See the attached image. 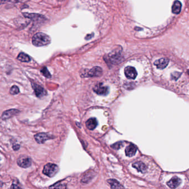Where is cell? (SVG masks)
Segmentation results:
<instances>
[{
  "label": "cell",
  "mask_w": 189,
  "mask_h": 189,
  "mask_svg": "<svg viewBox=\"0 0 189 189\" xmlns=\"http://www.w3.org/2000/svg\"><path fill=\"white\" fill-rule=\"evenodd\" d=\"M93 176L92 173H89L86 174L83 177L82 179V182H85V183H87V182H89L92 179L93 177Z\"/></svg>",
  "instance_id": "44dd1931"
},
{
  "label": "cell",
  "mask_w": 189,
  "mask_h": 189,
  "mask_svg": "<svg viewBox=\"0 0 189 189\" xmlns=\"http://www.w3.org/2000/svg\"><path fill=\"white\" fill-rule=\"evenodd\" d=\"M168 63H169V59H168L167 58H161L160 59L155 61L154 64L158 69H163L168 66Z\"/></svg>",
  "instance_id": "7c38bea8"
},
{
  "label": "cell",
  "mask_w": 189,
  "mask_h": 189,
  "mask_svg": "<svg viewBox=\"0 0 189 189\" xmlns=\"http://www.w3.org/2000/svg\"><path fill=\"white\" fill-rule=\"evenodd\" d=\"M10 93L11 95H17L19 93V90L17 86H13L10 89Z\"/></svg>",
  "instance_id": "7402d4cb"
},
{
  "label": "cell",
  "mask_w": 189,
  "mask_h": 189,
  "mask_svg": "<svg viewBox=\"0 0 189 189\" xmlns=\"http://www.w3.org/2000/svg\"><path fill=\"white\" fill-rule=\"evenodd\" d=\"M93 91L98 95H105V96L107 95L109 93L108 87L107 86H105L100 83L97 84V85L95 86L93 88Z\"/></svg>",
  "instance_id": "277c9868"
},
{
  "label": "cell",
  "mask_w": 189,
  "mask_h": 189,
  "mask_svg": "<svg viewBox=\"0 0 189 189\" xmlns=\"http://www.w3.org/2000/svg\"><path fill=\"white\" fill-rule=\"evenodd\" d=\"M123 146V143L121 142H119L117 143H116L115 144L112 145V148L115 149H119L121 148Z\"/></svg>",
  "instance_id": "cb8c5ba5"
},
{
  "label": "cell",
  "mask_w": 189,
  "mask_h": 189,
  "mask_svg": "<svg viewBox=\"0 0 189 189\" xmlns=\"http://www.w3.org/2000/svg\"><path fill=\"white\" fill-rule=\"evenodd\" d=\"M11 189H22L19 186L17 185L16 184H12L11 187Z\"/></svg>",
  "instance_id": "d4e9b609"
},
{
  "label": "cell",
  "mask_w": 189,
  "mask_h": 189,
  "mask_svg": "<svg viewBox=\"0 0 189 189\" xmlns=\"http://www.w3.org/2000/svg\"><path fill=\"white\" fill-rule=\"evenodd\" d=\"M182 4L179 1H175L172 7V12L174 14H179L181 11Z\"/></svg>",
  "instance_id": "e0dca14e"
},
{
  "label": "cell",
  "mask_w": 189,
  "mask_h": 189,
  "mask_svg": "<svg viewBox=\"0 0 189 189\" xmlns=\"http://www.w3.org/2000/svg\"><path fill=\"white\" fill-rule=\"evenodd\" d=\"M67 185L66 184L62 183V182H58L55 184L49 187V189H66Z\"/></svg>",
  "instance_id": "ffe728a7"
},
{
  "label": "cell",
  "mask_w": 189,
  "mask_h": 189,
  "mask_svg": "<svg viewBox=\"0 0 189 189\" xmlns=\"http://www.w3.org/2000/svg\"><path fill=\"white\" fill-rule=\"evenodd\" d=\"M19 111L18 110L16 109H11L7 111L4 112L2 115V119H10L14 116L15 115L19 113Z\"/></svg>",
  "instance_id": "8fae6325"
},
{
  "label": "cell",
  "mask_w": 189,
  "mask_h": 189,
  "mask_svg": "<svg viewBox=\"0 0 189 189\" xmlns=\"http://www.w3.org/2000/svg\"><path fill=\"white\" fill-rule=\"evenodd\" d=\"M41 73L45 77L47 78H50L51 77V75L49 73V71L48 70L47 67H43L42 70H41Z\"/></svg>",
  "instance_id": "603a6c76"
},
{
  "label": "cell",
  "mask_w": 189,
  "mask_h": 189,
  "mask_svg": "<svg viewBox=\"0 0 189 189\" xmlns=\"http://www.w3.org/2000/svg\"><path fill=\"white\" fill-rule=\"evenodd\" d=\"M19 147H20L19 145H15L13 146V148L15 150H17L19 148Z\"/></svg>",
  "instance_id": "484cf974"
},
{
  "label": "cell",
  "mask_w": 189,
  "mask_h": 189,
  "mask_svg": "<svg viewBox=\"0 0 189 189\" xmlns=\"http://www.w3.org/2000/svg\"><path fill=\"white\" fill-rule=\"evenodd\" d=\"M53 137L48 133H38L34 136V138L39 144H43L45 142L53 138Z\"/></svg>",
  "instance_id": "5b68a950"
},
{
  "label": "cell",
  "mask_w": 189,
  "mask_h": 189,
  "mask_svg": "<svg viewBox=\"0 0 189 189\" xmlns=\"http://www.w3.org/2000/svg\"><path fill=\"white\" fill-rule=\"evenodd\" d=\"M132 166L134 168H136L139 172H141L142 173H145L147 170V167H146L145 164L141 162L134 163L132 164Z\"/></svg>",
  "instance_id": "9a60e30c"
},
{
  "label": "cell",
  "mask_w": 189,
  "mask_h": 189,
  "mask_svg": "<svg viewBox=\"0 0 189 189\" xmlns=\"http://www.w3.org/2000/svg\"><path fill=\"white\" fill-rule=\"evenodd\" d=\"M50 38L44 33H37L32 38V43L36 47H42L49 44L50 43Z\"/></svg>",
  "instance_id": "6da1fadb"
},
{
  "label": "cell",
  "mask_w": 189,
  "mask_h": 189,
  "mask_svg": "<svg viewBox=\"0 0 189 189\" xmlns=\"http://www.w3.org/2000/svg\"><path fill=\"white\" fill-rule=\"evenodd\" d=\"M181 182L182 180L180 178L177 176H175L172 178L169 182H167V185L171 189H175L180 185Z\"/></svg>",
  "instance_id": "30bf717a"
},
{
  "label": "cell",
  "mask_w": 189,
  "mask_h": 189,
  "mask_svg": "<svg viewBox=\"0 0 189 189\" xmlns=\"http://www.w3.org/2000/svg\"><path fill=\"white\" fill-rule=\"evenodd\" d=\"M23 15L26 19H30L33 21H42L45 19L43 16L37 13H29L24 12L23 13Z\"/></svg>",
  "instance_id": "ba28073f"
},
{
  "label": "cell",
  "mask_w": 189,
  "mask_h": 189,
  "mask_svg": "<svg viewBox=\"0 0 189 189\" xmlns=\"http://www.w3.org/2000/svg\"><path fill=\"white\" fill-rule=\"evenodd\" d=\"M102 74V70L100 67H93V69L88 71L86 73L84 76H90V77H95V76H100Z\"/></svg>",
  "instance_id": "52a82bcc"
},
{
  "label": "cell",
  "mask_w": 189,
  "mask_h": 189,
  "mask_svg": "<svg viewBox=\"0 0 189 189\" xmlns=\"http://www.w3.org/2000/svg\"><path fill=\"white\" fill-rule=\"evenodd\" d=\"M120 56L118 55V54H109L107 56V59L108 61H111L112 63H117L118 62V60H120Z\"/></svg>",
  "instance_id": "d6986e66"
},
{
  "label": "cell",
  "mask_w": 189,
  "mask_h": 189,
  "mask_svg": "<svg viewBox=\"0 0 189 189\" xmlns=\"http://www.w3.org/2000/svg\"><path fill=\"white\" fill-rule=\"evenodd\" d=\"M17 164L19 167L23 168L30 167L32 164V160L27 156H21L17 160Z\"/></svg>",
  "instance_id": "3957f363"
},
{
  "label": "cell",
  "mask_w": 189,
  "mask_h": 189,
  "mask_svg": "<svg viewBox=\"0 0 189 189\" xmlns=\"http://www.w3.org/2000/svg\"><path fill=\"white\" fill-rule=\"evenodd\" d=\"M3 185V183H2V182H0V188Z\"/></svg>",
  "instance_id": "4316f807"
},
{
  "label": "cell",
  "mask_w": 189,
  "mask_h": 189,
  "mask_svg": "<svg viewBox=\"0 0 189 189\" xmlns=\"http://www.w3.org/2000/svg\"><path fill=\"white\" fill-rule=\"evenodd\" d=\"M17 59L22 62H29L30 60V56L24 53H21L17 56Z\"/></svg>",
  "instance_id": "ac0fdd59"
},
{
  "label": "cell",
  "mask_w": 189,
  "mask_h": 189,
  "mask_svg": "<svg viewBox=\"0 0 189 189\" xmlns=\"http://www.w3.org/2000/svg\"><path fill=\"white\" fill-rule=\"evenodd\" d=\"M98 125V122L96 119L95 118H91L89 119L86 122V126L87 128L90 130H93Z\"/></svg>",
  "instance_id": "5bb4252c"
},
{
  "label": "cell",
  "mask_w": 189,
  "mask_h": 189,
  "mask_svg": "<svg viewBox=\"0 0 189 189\" xmlns=\"http://www.w3.org/2000/svg\"><path fill=\"white\" fill-rule=\"evenodd\" d=\"M125 74L129 79H135L137 76V72L134 67H127L125 69Z\"/></svg>",
  "instance_id": "8992f818"
},
{
  "label": "cell",
  "mask_w": 189,
  "mask_h": 189,
  "mask_svg": "<svg viewBox=\"0 0 189 189\" xmlns=\"http://www.w3.org/2000/svg\"><path fill=\"white\" fill-rule=\"evenodd\" d=\"M137 152V148L134 145H129L125 150V153L126 156L128 157H132L135 155L136 153Z\"/></svg>",
  "instance_id": "4fadbf2b"
},
{
  "label": "cell",
  "mask_w": 189,
  "mask_h": 189,
  "mask_svg": "<svg viewBox=\"0 0 189 189\" xmlns=\"http://www.w3.org/2000/svg\"><path fill=\"white\" fill-rule=\"evenodd\" d=\"M59 170L58 167L54 164L48 163L44 167L43 173L44 174L49 177H53L57 173Z\"/></svg>",
  "instance_id": "7a4b0ae2"
},
{
  "label": "cell",
  "mask_w": 189,
  "mask_h": 189,
  "mask_svg": "<svg viewBox=\"0 0 189 189\" xmlns=\"http://www.w3.org/2000/svg\"><path fill=\"white\" fill-rule=\"evenodd\" d=\"M107 182L111 185V189H124V187L116 180L109 179Z\"/></svg>",
  "instance_id": "2e32d148"
},
{
  "label": "cell",
  "mask_w": 189,
  "mask_h": 189,
  "mask_svg": "<svg viewBox=\"0 0 189 189\" xmlns=\"http://www.w3.org/2000/svg\"><path fill=\"white\" fill-rule=\"evenodd\" d=\"M32 87L34 90V93L37 96L41 98L47 94V92L45 91V90L41 86L38 85L36 84H32Z\"/></svg>",
  "instance_id": "9c48e42d"
}]
</instances>
